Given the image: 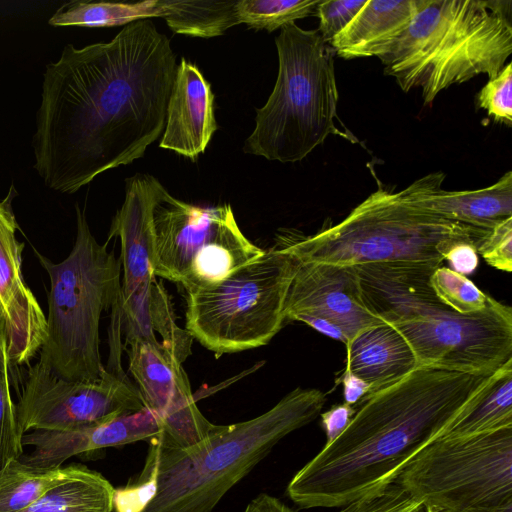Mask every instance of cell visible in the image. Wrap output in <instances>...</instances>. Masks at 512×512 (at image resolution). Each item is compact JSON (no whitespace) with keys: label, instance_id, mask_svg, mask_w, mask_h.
Instances as JSON below:
<instances>
[{"label":"cell","instance_id":"f546056e","mask_svg":"<svg viewBox=\"0 0 512 512\" xmlns=\"http://www.w3.org/2000/svg\"><path fill=\"white\" fill-rule=\"evenodd\" d=\"M429 282L435 296L460 314L481 311L491 297L482 292L466 276L442 265L434 270Z\"/></svg>","mask_w":512,"mask_h":512},{"label":"cell","instance_id":"1f68e13d","mask_svg":"<svg viewBox=\"0 0 512 512\" xmlns=\"http://www.w3.org/2000/svg\"><path fill=\"white\" fill-rule=\"evenodd\" d=\"M478 104L495 121L512 124V65L508 63L478 95Z\"/></svg>","mask_w":512,"mask_h":512},{"label":"cell","instance_id":"ab89813d","mask_svg":"<svg viewBox=\"0 0 512 512\" xmlns=\"http://www.w3.org/2000/svg\"><path fill=\"white\" fill-rule=\"evenodd\" d=\"M426 512H452V511L438 507V506H434V505H427Z\"/></svg>","mask_w":512,"mask_h":512},{"label":"cell","instance_id":"83f0119b","mask_svg":"<svg viewBox=\"0 0 512 512\" xmlns=\"http://www.w3.org/2000/svg\"><path fill=\"white\" fill-rule=\"evenodd\" d=\"M5 318L0 319V469L23 455V433L20 429L16 402L12 395V369Z\"/></svg>","mask_w":512,"mask_h":512},{"label":"cell","instance_id":"d590c367","mask_svg":"<svg viewBox=\"0 0 512 512\" xmlns=\"http://www.w3.org/2000/svg\"><path fill=\"white\" fill-rule=\"evenodd\" d=\"M455 272L467 275L475 271L478 266V253L474 245L461 243L450 249L446 259Z\"/></svg>","mask_w":512,"mask_h":512},{"label":"cell","instance_id":"603a6c76","mask_svg":"<svg viewBox=\"0 0 512 512\" xmlns=\"http://www.w3.org/2000/svg\"><path fill=\"white\" fill-rule=\"evenodd\" d=\"M512 425V360L490 375L438 438L468 437Z\"/></svg>","mask_w":512,"mask_h":512},{"label":"cell","instance_id":"ba28073f","mask_svg":"<svg viewBox=\"0 0 512 512\" xmlns=\"http://www.w3.org/2000/svg\"><path fill=\"white\" fill-rule=\"evenodd\" d=\"M279 69L266 104L257 109L254 131L244 151L270 161L304 159L330 134L356 141L339 131L338 90L333 51L317 30L295 23L275 39Z\"/></svg>","mask_w":512,"mask_h":512},{"label":"cell","instance_id":"4dcf8cb0","mask_svg":"<svg viewBox=\"0 0 512 512\" xmlns=\"http://www.w3.org/2000/svg\"><path fill=\"white\" fill-rule=\"evenodd\" d=\"M339 512H426V505L393 482L371 490Z\"/></svg>","mask_w":512,"mask_h":512},{"label":"cell","instance_id":"5b68a950","mask_svg":"<svg viewBox=\"0 0 512 512\" xmlns=\"http://www.w3.org/2000/svg\"><path fill=\"white\" fill-rule=\"evenodd\" d=\"M512 53V2L420 0L408 28L379 59L384 73L425 104L479 74L496 77Z\"/></svg>","mask_w":512,"mask_h":512},{"label":"cell","instance_id":"836d02e7","mask_svg":"<svg viewBox=\"0 0 512 512\" xmlns=\"http://www.w3.org/2000/svg\"><path fill=\"white\" fill-rule=\"evenodd\" d=\"M479 253L486 263L498 270H512V217L495 226L478 246Z\"/></svg>","mask_w":512,"mask_h":512},{"label":"cell","instance_id":"8d00e7d4","mask_svg":"<svg viewBox=\"0 0 512 512\" xmlns=\"http://www.w3.org/2000/svg\"><path fill=\"white\" fill-rule=\"evenodd\" d=\"M340 381L343 385L344 402L355 408L370 392L369 385L346 368Z\"/></svg>","mask_w":512,"mask_h":512},{"label":"cell","instance_id":"4316f807","mask_svg":"<svg viewBox=\"0 0 512 512\" xmlns=\"http://www.w3.org/2000/svg\"><path fill=\"white\" fill-rule=\"evenodd\" d=\"M159 0L137 3L71 1L51 16V26L113 27L161 17Z\"/></svg>","mask_w":512,"mask_h":512},{"label":"cell","instance_id":"4fadbf2b","mask_svg":"<svg viewBox=\"0 0 512 512\" xmlns=\"http://www.w3.org/2000/svg\"><path fill=\"white\" fill-rule=\"evenodd\" d=\"M14 186L0 201V304L5 315L10 359L27 365L40 351L47 336L46 316L24 281V243L16 237L18 223L12 208Z\"/></svg>","mask_w":512,"mask_h":512},{"label":"cell","instance_id":"f1b7e54d","mask_svg":"<svg viewBox=\"0 0 512 512\" xmlns=\"http://www.w3.org/2000/svg\"><path fill=\"white\" fill-rule=\"evenodd\" d=\"M321 0H241L236 3L239 24L273 32L288 24L316 15Z\"/></svg>","mask_w":512,"mask_h":512},{"label":"cell","instance_id":"cb8c5ba5","mask_svg":"<svg viewBox=\"0 0 512 512\" xmlns=\"http://www.w3.org/2000/svg\"><path fill=\"white\" fill-rule=\"evenodd\" d=\"M115 488L99 472L83 465L20 512H114Z\"/></svg>","mask_w":512,"mask_h":512},{"label":"cell","instance_id":"e0dca14e","mask_svg":"<svg viewBox=\"0 0 512 512\" xmlns=\"http://www.w3.org/2000/svg\"><path fill=\"white\" fill-rule=\"evenodd\" d=\"M216 129L211 85L196 65L182 58L176 68L159 146L196 161Z\"/></svg>","mask_w":512,"mask_h":512},{"label":"cell","instance_id":"7c38bea8","mask_svg":"<svg viewBox=\"0 0 512 512\" xmlns=\"http://www.w3.org/2000/svg\"><path fill=\"white\" fill-rule=\"evenodd\" d=\"M129 370L145 407L164 421V433L150 441L185 448L216 432L220 425L208 421L196 405L182 364L165 351L142 341L129 344Z\"/></svg>","mask_w":512,"mask_h":512},{"label":"cell","instance_id":"8fae6325","mask_svg":"<svg viewBox=\"0 0 512 512\" xmlns=\"http://www.w3.org/2000/svg\"><path fill=\"white\" fill-rule=\"evenodd\" d=\"M145 407L127 375L106 368L95 381H70L38 361L30 366L16 403L23 435L33 430H72L99 424Z\"/></svg>","mask_w":512,"mask_h":512},{"label":"cell","instance_id":"9a60e30c","mask_svg":"<svg viewBox=\"0 0 512 512\" xmlns=\"http://www.w3.org/2000/svg\"><path fill=\"white\" fill-rule=\"evenodd\" d=\"M168 195L152 175L136 174L126 179L124 203L116 212L108 234V241L113 237L120 238L123 294L156 280L153 270L154 216L158 205Z\"/></svg>","mask_w":512,"mask_h":512},{"label":"cell","instance_id":"5bb4252c","mask_svg":"<svg viewBox=\"0 0 512 512\" xmlns=\"http://www.w3.org/2000/svg\"><path fill=\"white\" fill-rule=\"evenodd\" d=\"M285 321L298 315L319 316L339 325L348 341L360 330L381 323L363 301L354 266L301 262L290 284Z\"/></svg>","mask_w":512,"mask_h":512},{"label":"cell","instance_id":"44dd1931","mask_svg":"<svg viewBox=\"0 0 512 512\" xmlns=\"http://www.w3.org/2000/svg\"><path fill=\"white\" fill-rule=\"evenodd\" d=\"M420 0H367L330 43L344 59L384 55L413 20Z\"/></svg>","mask_w":512,"mask_h":512},{"label":"cell","instance_id":"277c9868","mask_svg":"<svg viewBox=\"0 0 512 512\" xmlns=\"http://www.w3.org/2000/svg\"><path fill=\"white\" fill-rule=\"evenodd\" d=\"M439 266L396 262L354 267L366 308L405 339L417 367L492 375L512 360V309L490 297L476 313L453 311L430 286Z\"/></svg>","mask_w":512,"mask_h":512},{"label":"cell","instance_id":"8992f818","mask_svg":"<svg viewBox=\"0 0 512 512\" xmlns=\"http://www.w3.org/2000/svg\"><path fill=\"white\" fill-rule=\"evenodd\" d=\"M490 232L442 218L415 204L405 189L395 192L379 184L338 224L284 246L301 262L442 265L451 248L468 243L477 249Z\"/></svg>","mask_w":512,"mask_h":512},{"label":"cell","instance_id":"e575fe53","mask_svg":"<svg viewBox=\"0 0 512 512\" xmlns=\"http://www.w3.org/2000/svg\"><path fill=\"white\" fill-rule=\"evenodd\" d=\"M356 408L345 402L333 405L327 411L320 413L321 426L326 435L325 445L337 439L349 425Z\"/></svg>","mask_w":512,"mask_h":512},{"label":"cell","instance_id":"3957f363","mask_svg":"<svg viewBox=\"0 0 512 512\" xmlns=\"http://www.w3.org/2000/svg\"><path fill=\"white\" fill-rule=\"evenodd\" d=\"M319 389L295 388L265 413L219 429L185 448L149 441L141 472L115 488L114 512H212L285 436L316 419Z\"/></svg>","mask_w":512,"mask_h":512},{"label":"cell","instance_id":"9c48e42d","mask_svg":"<svg viewBox=\"0 0 512 512\" xmlns=\"http://www.w3.org/2000/svg\"><path fill=\"white\" fill-rule=\"evenodd\" d=\"M298 264L284 245L273 247L223 281L186 293L185 329L216 355L268 344L286 322Z\"/></svg>","mask_w":512,"mask_h":512},{"label":"cell","instance_id":"74e56055","mask_svg":"<svg viewBox=\"0 0 512 512\" xmlns=\"http://www.w3.org/2000/svg\"><path fill=\"white\" fill-rule=\"evenodd\" d=\"M292 321H299L307 324L318 332L331 337L335 340L341 341L344 344L348 342V337L344 330L334 323L333 321L319 317V316H311V315H298L293 318Z\"/></svg>","mask_w":512,"mask_h":512},{"label":"cell","instance_id":"ac0fdd59","mask_svg":"<svg viewBox=\"0 0 512 512\" xmlns=\"http://www.w3.org/2000/svg\"><path fill=\"white\" fill-rule=\"evenodd\" d=\"M110 311V322L124 335L125 345L142 341L162 346L181 364L191 355L194 339L177 325L170 296L157 280L128 294L120 289Z\"/></svg>","mask_w":512,"mask_h":512},{"label":"cell","instance_id":"ffe728a7","mask_svg":"<svg viewBox=\"0 0 512 512\" xmlns=\"http://www.w3.org/2000/svg\"><path fill=\"white\" fill-rule=\"evenodd\" d=\"M345 346V368L369 385L368 395L398 382L417 368L408 343L384 322L360 330Z\"/></svg>","mask_w":512,"mask_h":512},{"label":"cell","instance_id":"d6986e66","mask_svg":"<svg viewBox=\"0 0 512 512\" xmlns=\"http://www.w3.org/2000/svg\"><path fill=\"white\" fill-rule=\"evenodd\" d=\"M445 175L431 173L405 188L410 199L421 208L442 218L492 230L512 217V172L493 185L465 191L441 188Z\"/></svg>","mask_w":512,"mask_h":512},{"label":"cell","instance_id":"7a4b0ae2","mask_svg":"<svg viewBox=\"0 0 512 512\" xmlns=\"http://www.w3.org/2000/svg\"><path fill=\"white\" fill-rule=\"evenodd\" d=\"M489 376L417 367L364 397L342 434L292 477L288 497L302 509L343 507L393 483Z\"/></svg>","mask_w":512,"mask_h":512},{"label":"cell","instance_id":"60d3db41","mask_svg":"<svg viewBox=\"0 0 512 512\" xmlns=\"http://www.w3.org/2000/svg\"><path fill=\"white\" fill-rule=\"evenodd\" d=\"M0 318H5L1 304H0Z\"/></svg>","mask_w":512,"mask_h":512},{"label":"cell","instance_id":"d4e9b609","mask_svg":"<svg viewBox=\"0 0 512 512\" xmlns=\"http://www.w3.org/2000/svg\"><path fill=\"white\" fill-rule=\"evenodd\" d=\"M162 18L178 34L210 38L238 25L237 1L159 0Z\"/></svg>","mask_w":512,"mask_h":512},{"label":"cell","instance_id":"52a82bcc","mask_svg":"<svg viewBox=\"0 0 512 512\" xmlns=\"http://www.w3.org/2000/svg\"><path fill=\"white\" fill-rule=\"evenodd\" d=\"M76 239L69 255L54 263L34 249L50 279L47 336L38 362L70 381L98 380L105 367L99 350L103 311L120 289L121 262L99 244L76 205Z\"/></svg>","mask_w":512,"mask_h":512},{"label":"cell","instance_id":"484cf974","mask_svg":"<svg viewBox=\"0 0 512 512\" xmlns=\"http://www.w3.org/2000/svg\"><path fill=\"white\" fill-rule=\"evenodd\" d=\"M78 465L53 469L30 466L20 459L0 469V512H20L54 486L67 480Z\"/></svg>","mask_w":512,"mask_h":512},{"label":"cell","instance_id":"7402d4cb","mask_svg":"<svg viewBox=\"0 0 512 512\" xmlns=\"http://www.w3.org/2000/svg\"><path fill=\"white\" fill-rule=\"evenodd\" d=\"M263 253L241 232L231 211L194 255L180 284L186 293L212 286Z\"/></svg>","mask_w":512,"mask_h":512},{"label":"cell","instance_id":"f35d334b","mask_svg":"<svg viewBox=\"0 0 512 512\" xmlns=\"http://www.w3.org/2000/svg\"><path fill=\"white\" fill-rule=\"evenodd\" d=\"M244 512H295L281 500L266 493L256 496Z\"/></svg>","mask_w":512,"mask_h":512},{"label":"cell","instance_id":"30bf717a","mask_svg":"<svg viewBox=\"0 0 512 512\" xmlns=\"http://www.w3.org/2000/svg\"><path fill=\"white\" fill-rule=\"evenodd\" d=\"M394 483L426 506L512 512V425L437 438L405 464Z\"/></svg>","mask_w":512,"mask_h":512},{"label":"cell","instance_id":"d6a6232c","mask_svg":"<svg viewBox=\"0 0 512 512\" xmlns=\"http://www.w3.org/2000/svg\"><path fill=\"white\" fill-rule=\"evenodd\" d=\"M367 0H321L316 16L318 32L326 43H331L354 19Z\"/></svg>","mask_w":512,"mask_h":512},{"label":"cell","instance_id":"2e32d148","mask_svg":"<svg viewBox=\"0 0 512 512\" xmlns=\"http://www.w3.org/2000/svg\"><path fill=\"white\" fill-rule=\"evenodd\" d=\"M231 211L229 204L203 208L169 194L154 216V275L180 283L194 255Z\"/></svg>","mask_w":512,"mask_h":512},{"label":"cell","instance_id":"6da1fadb","mask_svg":"<svg viewBox=\"0 0 512 512\" xmlns=\"http://www.w3.org/2000/svg\"><path fill=\"white\" fill-rule=\"evenodd\" d=\"M176 68L169 38L150 19L109 42L66 45L46 65L36 114L34 168L44 184L72 194L142 158L164 131Z\"/></svg>","mask_w":512,"mask_h":512}]
</instances>
